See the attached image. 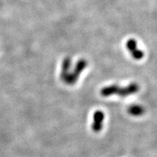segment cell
Listing matches in <instances>:
<instances>
[{"label": "cell", "mask_w": 157, "mask_h": 157, "mask_svg": "<svg viewBox=\"0 0 157 157\" xmlns=\"http://www.w3.org/2000/svg\"><path fill=\"white\" fill-rule=\"evenodd\" d=\"M139 85L137 83H131L126 87H119L117 84L107 86L101 90V94L103 97H109V96L117 95L120 97L124 98L131 95H134L138 92Z\"/></svg>", "instance_id": "cell-1"}, {"label": "cell", "mask_w": 157, "mask_h": 157, "mask_svg": "<svg viewBox=\"0 0 157 157\" xmlns=\"http://www.w3.org/2000/svg\"><path fill=\"white\" fill-rule=\"evenodd\" d=\"M88 66V62L85 59H80L76 63L75 68L72 72H69L67 78H66L64 82L68 85H73L77 82L80 74L82 73V71L87 68Z\"/></svg>", "instance_id": "cell-2"}, {"label": "cell", "mask_w": 157, "mask_h": 157, "mask_svg": "<svg viewBox=\"0 0 157 157\" xmlns=\"http://www.w3.org/2000/svg\"><path fill=\"white\" fill-rule=\"evenodd\" d=\"M126 47L131 56L135 60H140L144 56V53L142 50L137 48V44L136 40L134 39H129L126 43Z\"/></svg>", "instance_id": "cell-3"}, {"label": "cell", "mask_w": 157, "mask_h": 157, "mask_svg": "<svg viewBox=\"0 0 157 157\" xmlns=\"http://www.w3.org/2000/svg\"><path fill=\"white\" fill-rule=\"evenodd\" d=\"M105 119V114L103 111H97L93 114V122L92 124V129L95 132H101L103 129V121Z\"/></svg>", "instance_id": "cell-4"}, {"label": "cell", "mask_w": 157, "mask_h": 157, "mask_svg": "<svg viewBox=\"0 0 157 157\" xmlns=\"http://www.w3.org/2000/svg\"><path fill=\"white\" fill-rule=\"evenodd\" d=\"M71 67V59L69 57H66L62 62L61 72H60V79L63 82L69 74Z\"/></svg>", "instance_id": "cell-5"}, {"label": "cell", "mask_w": 157, "mask_h": 157, "mask_svg": "<svg viewBox=\"0 0 157 157\" xmlns=\"http://www.w3.org/2000/svg\"><path fill=\"white\" fill-rule=\"evenodd\" d=\"M127 112L133 117H140L144 113L145 110L142 105H138V104H132L130 106H129Z\"/></svg>", "instance_id": "cell-6"}]
</instances>
